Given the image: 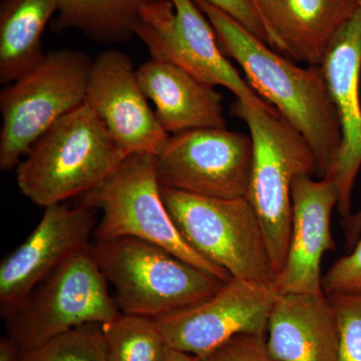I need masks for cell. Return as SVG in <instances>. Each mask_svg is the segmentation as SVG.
<instances>
[{
  "label": "cell",
  "instance_id": "obj_1",
  "mask_svg": "<svg viewBox=\"0 0 361 361\" xmlns=\"http://www.w3.org/2000/svg\"><path fill=\"white\" fill-rule=\"evenodd\" d=\"M212 25L226 56L234 59L252 89L305 137L324 178L336 160L341 130L322 68H301L249 32L238 21L204 1L194 0Z\"/></svg>",
  "mask_w": 361,
  "mask_h": 361
},
{
  "label": "cell",
  "instance_id": "obj_2",
  "mask_svg": "<svg viewBox=\"0 0 361 361\" xmlns=\"http://www.w3.org/2000/svg\"><path fill=\"white\" fill-rule=\"evenodd\" d=\"M130 155L85 104L35 141L16 167V182L23 196L47 208L80 198Z\"/></svg>",
  "mask_w": 361,
  "mask_h": 361
},
{
  "label": "cell",
  "instance_id": "obj_3",
  "mask_svg": "<svg viewBox=\"0 0 361 361\" xmlns=\"http://www.w3.org/2000/svg\"><path fill=\"white\" fill-rule=\"evenodd\" d=\"M231 113L250 132L253 158L246 199L260 220L278 274L290 239L292 185L297 176H319L317 161L302 134L276 110L236 99Z\"/></svg>",
  "mask_w": 361,
  "mask_h": 361
},
{
  "label": "cell",
  "instance_id": "obj_4",
  "mask_svg": "<svg viewBox=\"0 0 361 361\" xmlns=\"http://www.w3.org/2000/svg\"><path fill=\"white\" fill-rule=\"evenodd\" d=\"M90 251L126 314L154 319L205 300L227 282L140 239L94 242Z\"/></svg>",
  "mask_w": 361,
  "mask_h": 361
},
{
  "label": "cell",
  "instance_id": "obj_5",
  "mask_svg": "<svg viewBox=\"0 0 361 361\" xmlns=\"http://www.w3.org/2000/svg\"><path fill=\"white\" fill-rule=\"evenodd\" d=\"M78 203L102 212L94 242L135 238L160 246L190 264L229 281L231 275L195 251L169 213L151 154H132Z\"/></svg>",
  "mask_w": 361,
  "mask_h": 361
},
{
  "label": "cell",
  "instance_id": "obj_6",
  "mask_svg": "<svg viewBox=\"0 0 361 361\" xmlns=\"http://www.w3.org/2000/svg\"><path fill=\"white\" fill-rule=\"evenodd\" d=\"M187 243L232 278L275 286L277 272L257 214L246 198L221 199L161 187Z\"/></svg>",
  "mask_w": 361,
  "mask_h": 361
},
{
  "label": "cell",
  "instance_id": "obj_7",
  "mask_svg": "<svg viewBox=\"0 0 361 361\" xmlns=\"http://www.w3.org/2000/svg\"><path fill=\"white\" fill-rule=\"evenodd\" d=\"M92 59L59 49L0 92V169L18 167L37 139L85 104Z\"/></svg>",
  "mask_w": 361,
  "mask_h": 361
},
{
  "label": "cell",
  "instance_id": "obj_8",
  "mask_svg": "<svg viewBox=\"0 0 361 361\" xmlns=\"http://www.w3.org/2000/svg\"><path fill=\"white\" fill-rule=\"evenodd\" d=\"M121 313L90 245L45 278L6 319L8 337L23 353L75 327L104 324Z\"/></svg>",
  "mask_w": 361,
  "mask_h": 361
},
{
  "label": "cell",
  "instance_id": "obj_9",
  "mask_svg": "<svg viewBox=\"0 0 361 361\" xmlns=\"http://www.w3.org/2000/svg\"><path fill=\"white\" fill-rule=\"evenodd\" d=\"M134 35L146 45L151 59L177 66L204 84L222 85L243 103L276 110L228 61L212 25L194 0H155L147 4Z\"/></svg>",
  "mask_w": 361,
  "mask_h": 361
},
{
  "label": "cell",
  "instance_id": "obj_10",
  "mask_svg": "<svg viewBox=\"0 0 361 361\" xmlns=\"http://www.w3.org/2000/svg\"><path fill=\"white\" fill-rule=\"evenodd\" d=\"M252 158L250 135L226 128L169 135L154 154L161 187L221 199L246 198Z\"/></svg>",
  "mask_w": 361,
  "mask_h": 361
},
{
  "label": "cell",
  "instance_id": "obj_11",
  "mask_svg": "<svg viewBox=\"0 0 361 361\" xmlns=\"http://www.w3.org/2000/svg\"><path fill=\"white\" fill-rule=\"evenodd\" d=\"M275 286L231 278L189 307L154 318L169 348L202 356L240 334H265Z\"/></svg>",
  "mask_w": 361,
  "mask_h": 361
},
{
  "label": "cell",
  "instance_id": "obj_12",
  "mask_svg": "<svg viewBox=\"0 0 361 361\" xmlns=\"http://www.w3.org/2000/svg\"><path fill=\"white\" fill-rule=\"evenodd\" d=\"M96 209L66 203L44 208L30 236L0 265V307L6 318L56 268L90 245L97 225Z\"/></svg>",
  "mask_w": 361,
  "mask_h": 361
},
{
  "label": "cell",
  "instance_id": "obj_13",
  "mask_svg": "<svg viewBox=\"0 0 361 361\" xmlns=\"http://www.w3.org/2000/svg\"><path fill=\"white\" fill-rule=\"evenodd\" d=\"M148 101L128 54L109 49L92 59L85 104L129 154L154 155L170 135Z\"/></svg>",
  "mask_w": 361,
  "mask_h": 361
},
{
  "label": "cell",
  "instance_id": "obj_14",
  "mask_svg": "<svg viewBox=\"0 0 361 361\" xmlns=\"http://www.w3.org/2000/svg\"><path fill=\"white\" fill-rule=\"evenodd\" d=\"M341 130V144L325 176L339 192L337 209L344 224L351 219V198L361 168V0L330 42L322 65Z\"/></svg>",
  "mask_w": 361,
  "mask_h": 361
},
{
  "label": "cell",
  "instance_id": "obj_15",
  "mask_svg": "<svg viewBox=\"0 0 361 361\" xmlns=\"http://www.w3.org/2000/svg\"><path fill=\"white\" fill-rule=\"evenodd\" d=\"M292 222L288 250L277 274L278 293H324L322 261L336 250L331 216L339 192L327 178L299 175L292 185Z\"/></svg>",
  "mask_w": 361,
  "mask_h": 361
},
{
  "label": "cell",
  "instance_id": "obj_16",
  "mask_svg": "<svg viewBox=\"0 0 361 361\" xmlns=\"http://www.w3.org/2000/svg\"><path fill=\"white\" fill-rule=\"evenodd\" d=\"M360 0H257L268 44L310 66L322 65L339 28Z\"/></svg>",
  "mask_w": 361,
  "mask_h": 361
},
{
  "label": "cell",
  "instance_id": "obj_17",
  "mask_svg": "<svg viewBox=\"0 0 361 361\" xmlns=\"http://www.w3.org/2000/svg\"><path fill=\"white\" fill-rule=\"evenodd\" d=\"M268 351L277 361H336L338 323L324 293H278L267 325Z\"/></svg>",
  "mask_w": 361,
  "mask_h": 361
},
{
  "label": "cell",
  "instance_id": "obj_18",
  "mask_svg": "<svg viewBox=\"0 0 361 361\" xmlns=\"http://www.w3.org/2000/svg\"><path fill=\"white\" fill-rule=\"evenodd\" d=\"M147 99L155 104L159 123L168 135L200 129H225L223 97L170 63L149 59L137 70Z\"/></svg>",
  "mask_w": 361,
  "mask_h": 361
},
{
  "label": "cell",
  "instance_id": "obj_19",
  "mask_svg": "<svg viewBox=\"0 0 361 361\" xmlns=\"http://www.w3.org/2000/svg\"><path fill=\"white\" fill-rule=\"evenodd\" d=\"M56 0H1L0 82L9 85L44 59L42 35L54 14Z\"/></svg>",
  "mask_w": 361,
  "mask_h": 361
},
{
  "label": "cell",
  "instance_id": "obj_20",
  "mask_svg": "<svg viewBox=\"0 0 361 361\" xmlns=\"http://www.w3.org/2000/svg\"><path fill=\"white\" fill-rule=\"evenodd\" d=\"M54 32L75 30L102 44H116L135 37L142 7L155 0H56Z\"/></svg>",
  "mask_w": 361,
  "mask_h": 361
},
{
  "label": "cell",
  "instance_id": "obj_21",
  "mask_svg": "<svg viewBox=\"0 0 361 361\" xmlns=\"http://www.w3.org/2000/svg\"><path fill=\"white\" fill-rule=\"evenodd\" d=\"M108 361H166L169 346L153 318L121 313L104 323Z\"/></svg>",
  "mask_w": 361,
  "mask_h": 361
},
{
  "label": "cell",
  "instance_id": "obj_22",
  "mask_svg": "<svg viewBox=\"0 0 361 361\" xmlns=\"http://www.w3.org/2000/svg\"><path fill=\"white\" fill-rule=\"evenodd\" d=\"M20 361H108L101 323H90L59 334L25 351Z\"/></svg>",
  "mask_w": 361,
  "mask_h": 361
},
{
  "label": "cell",
  "instance_id": "obj_23",
  "mask_svg": "<svg viewBox=\"0 0 361 361\" xmlns=\"http://www.w3.org/2000/svg\"><path fill=\"white\" fill-rule=\"evenodd\" d=\"M329 297L338 323L336 361H361V294Z\"/></svg>",
  "mask_w": 361,
  "mask_h": 361
},
{
  "label": "cell",
  "instance_id": "obj_24",
  "mask_svg": "<svg viewBox=\"0 0 361 361\" xmlns=\"http://www.w3.org/2000/svg\"><path fill=\"white\" fill-rule=\"evenodd\" d=\"M325 295L361 294V237L348 255L332 264L322 278Z\"/></svg>",
  "mask_w": 361,
  "mask_h": 361
},
{
  "label": "cell",
  "instance_id": "obj_25",
  "mask_svg": "<svg viewBox=\"0 0 361 361\" xmlns=\"http://www.w3.org/2000/svg\"><path fill=\"white\" fill-rule=\"evenodd\" d=\"M197 358L198 361H277L268 351L265 334H240Z\"/></svg>",
  "mask_w": 361,
  "mask_h": 361
},
{
  "label": "cell",
  "instance_id": "obj_26",
  "mask_svg": "<svg viewBox=\"0 0 361 361\" xmlns=\"http://www.w3.org/2000/svg\"><path fill=\"white\" fill-rule=\"evenodd\" d=\"M204 1L229 14L249 32L269 44L265 26L251 0H204Z\"/></svg>",
  "mask_w": 361,
  "mask_h": 361
},
{
  "label": "cell",
  "instance_id": "obj_27",
  "mask_svg": "<svg viewBox=\"0 0 361 361\" xmlns=\"http://www.w3.org/2000/svg\"><path fill=\"white\" fill-rule=\"evenodd\" d=\"M23 351L11 338L4 337L0 341V361H20Z\"/></svg>",
  "mask_w": 361,
  "mask_h": 361
},
{
  "label": "cell",
  "instance_id": "obj_28",
  "mask_svg": "<svg viewBox=\"0 0 361 361\" xmlns=\"http://www.w3.org/2000/svg\"><path fill=\"white\" fill-rule=\"evenodd\" d=\"M346 228H348L349 241H355V239L357 237L358 233H360L361 230V209L360 212L355 214V215H353L348 225H346Z\"/></svg>",
  "mask_w": 361,
  "mask_h": 361
},
{
  "label": "cell",
  "instance_id": "obj_29",
  "mask_svg": "<svg viewBox=\"0 0 361 361\" xmlns=\"http://www.w3.org/2000/svg\"><path fill=\"white\" fill-rule=\"evenodd\" d=\"M166 361H198V358L197 356L189 355V353L169 348L167 360Z\"/></svg>",
  "mask_w": 361,
  "mask_h": 361
},
{
  "label": "cell",
  "instance_id": "obj_30",
  "mask_svg": "<svg viewBox=\"0 0 361 361\" xmlns=\"http://www.w3.org/2000/svg\"><path fill=\"white\" fill-rule=\"evenodd\" d=\"M251 1L253 2L254 6H255L256 9H257V0H251Z\"/></svg>",
  "mask_w": 361,
  "mask_h": 361
}]
</instances>
